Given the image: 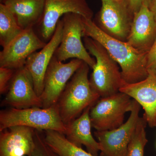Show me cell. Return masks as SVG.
<instances>
[{"instance_id":"44dd1931","label":"cell","mask_w":156,"mask_h":156,"mask_svg":"<svg viewBox=\"0 0 156 156\" xmlns=\"http://www.w3.org/2000/svg\"><path fill=\"white\" fill-rule=\"evenodd\" d=\"M147 125L145 119L139 117L128 147V156H144V148L148 142L146 128Z\"/></svg>"},{"instance_id":"d4e9b609","label":"cell","mask_w":156,"mask_h":156,"mask_svg":"<svg viewBox=\"0 0 156 156\" xmlns=\"http://www.w3.org/2000/svg\"><path fill=\"white\" fill-rule=\"evenodd\" d=\"M128 8L133 14L139 11L143 5L149 7L151 0H127Z\"/></svg>"},{"instance_id":"8fae6325","label":"cell","mask_w":156,"mask_h":156,"mask_svg":"<svg viewBox=\"0 0 156 156\" xmlns=\"http://www.w3.org/2000/svg\"><path fill=\"white\" fill-rule=\"evenodd\" d=\"M69 13L80 14L87 19L92 20L93 16L86 0H45L44 11L39 23L44 41H50L60 17Z\"/></svg>"},{"instance_id":"5b68a950","label":"cell","mask_w":156,"mask_h":156,"mask_svg":"<svg viewBox=\"0 0 156 156\" xmlns=\"http://www.w3.org/2000/svg\"><path fill=\"white\" fill-rule=\"evenodd\" d=\"M133 102L134 99L120 92L108 97L100 98L90 109L92 127L98 131L119 128L124 123L126 113L131 112Z\"/></svg>"},{"instance_id":"9a60e30c","label":"cell","mask_w":156,"mask_h":156,"mask_svg":"<svg viewBox=\"0 0 156 156\" xmlns=\"http://www.w3.org/2000/svg\"><path fill=\"white\" fill-rule=\"evenodd\" d=\"M35 129L13 126L0 131V156H28L35 147Z\"/></svg>"},{"instance_id":"277c9868","label":"cell","mask_w":156,"mask_h":156,"mask_svg":"<svg viewBox=\"0 0 156 156\" xmlns=\"http://www.w3.org/2000/svg\"><path fill=\"white\" fill-rule=\"evenodd\" d=\"M13 126H24L39 131L51 130L64 135L67 126L62 122L58 104L48 108H11L0 112V131Z\"/></svg>"},{"instance_id":"3957f363","label":"cell","mask_w":156,"mask_h":156,"mask_svg":"<svg viewBox=\"0 0 156 156\" xmlns=\"http://www.w3.org/2000/svg\"><path fill=\"white\" fill-rule=\"evenodd\" d=\"M84 44L96 60L89 79L90 86L100 98L108 97L119 92L125 83L118 63L106 49L94 39L83 37Z\"/></svg>"},{"instance_id":"603a6c76","label":"cell","mask_w":156,"mask_h":156,"mask_svg":"<svg viewBox=\"0 0 156 156\" xmlns=\"http://www.w3.org/2000/svg\"><path fill=\"white\" fill-rule=\"evenodd\" d=\"M15 70L9 68L0 67V93L8 92Z\"/></svg>"},{"instance_id":"ffe728a7","label":"cell","mask_w":156,"mask_h":156,"mask_svg":"<svg viewBox=\"0 0 156 156\" xmlns=\"http://www.w3.org/2000/svg\"><path fill=\"white\" fill-rule=\"evenodd\" d=\"M23 30L17 18L5 5L0 4V44L4 48Z\"/></svg>"},{"instance_id":"6da1fadb","label":"cell","mask_w":156,"mask_h":156,"mask_svg":"<svg viewBox=\"0 0 156 156\" xmlns=\"http://www.w3.org/2000/svg\"><path fill=\"white\" fill-rule=\"evenodd\" d=\"M84 37L94 39L104 47L119 66L123 80L126 83H135L147 77V53L136 50L127 42L108 35L101 30L92 20L84 17Z\"/></svg>"},{"instance_id":"d6986e66","label":"cell","mask_w":156,"mask_h":156,"mask_svg":"<svg viewBox=\"0 0 156 156\" xmlns=\"http://www.w3.org/2000/svg\"><path fill=\"white\" fill-rule=\"evenodd\" d=\"M43 133L46 143L58 156H95L72 144L62 133L51 130Z\"/></svg>"},{"instance_id":"7a4b0ae2","label":"cell","mask_w":156,"mask_h":156,"mask_svg":"<svg viewBox=\"0 0 156 156\" xmlns=\"http://www.w3.org/2000/svg\"><path fill=\"white\" fill-rule=\"evenodd\" d=\"M89 66L83 62L68 83L58 101V109L63 122L67 125L92 107L100 96L94 92L89 83Z\"/></svg>"},{"instance_id":"9c48e42d","label":"cell","mask_w":156,"mask_h":156,"mask_svg":"<svg viewBox=\"0 0 156 156\" xmlns=\"http://www.w3.org/2000/svg\"><path fill=\"white\" fill-rule=\"evenodd\" d=\"M140 108L134 100L130 116L122 126L111 131L94 132L100 144L101 156H128V144L139 119Z\"/></svg>"},{"instance_id":"484cf974","label":"cell","mask_w":156,"mask_h":156,"mask_svg":"<svg viewBox=\"0 0 156 156\" xmlns=\"http://www.w3.org/2000/svg\"><path fill=\"white\" fill-rule=\"evenodd\" d=\"M149 8L153 14L156 21V0H151L150 5Z\"/></svg>"},{"instance_id":"83f0119b","label":"cell","mask_w":156,"mask_h":156,"mask_svg":"<svg viewBox=\"0 0 156 156\" xmlns=\"http://www.w3.org/2000/svg\"><path fill=\"white\" fill-rule=\"evenodd\" d=\"M116 1H120V0H116Z\"/></svg>"},{"instance_id":"4fadbf2b","label":"cell","mask_w":156,"mask_h":156,"mask_svg":"<svg viewBox=\"0 0 156 156\" xmlns=\"http://www.w3.org/2000/svg\"><path fill=\"white\" fill-rule=\"evenodd\" d=\"M62 29L63 23L60 19L50 41L40 51L30 55L26 62L24 66L32 78L35 90L39 97L44 90V80L48 66L61 42Z\"/></svg>"},{"instance_id":"4316f807","label":"cell","mask_w":156,"mask_h":156,"mask_svg":"<svg viewBox=\"0 0 156 156\" xmlns=\"http://www.w3.org/2000/svg\"><path fill=\"white\" fill-rule=\"evenodd\" d=\"M3 1V0H1V2H2Z\"/></svg>"},{"instance_id":"30bf717a","label":"cell","mask_w":156,"mask_h":156,"mask_svg":"<svg viewBox=\"0 0 156 156\" xmlns=\"http://www.w3.org/2000/svg\"><path fill=\"white\" fill-rule=\"evenodd\" d=\"M46 44L38 37L33 28L23 30L0 52V67L14 70L24 67L30 55Z\"/></svg>"},{"instance_id":"ac0fdd59","label":"cell","mask_w":156,"mask_h":156,"mask_svg":"<svg viewBox=\"0 0 156 156\" xmlns=\"http://www.w3.org/2000/svg\"><path fill=\"white\" fill-rule=\"evenodd\" d=\"M1 3L14 14L21 28L24 30L33 28L41 22L45 0H3Z\"/></svg>"},{"instance_id":"7c38bea8","label":"cell","mask_w":156,"mask_h":156,"mask_svg":"<svg viewBox=\"0 0 156 156\" xmlns=\"http://www.w3.org/2000/svg\"><path fill=\"white\" fill-rule=\"evenodd\" d=\"M1 105L18 109L42 108L41 99L37 95L32 78L25 66L15 70Z\"/></svg>"},{"instance_id":"ba28073f","label":"cell","mask_w":156,"mask_h":156,"mask_svg":"<svg viewBox=\"0 0 156 156\" xmlns=\"http://www.w3.org/2000/svg\"><path fill=\"white\" fill-rule=\"evenodd\" d=\"M83 62L80 59L73 58L63 63L53 56L45 74L44 90L40 96L42 108H48L58 103L69 80Z\"/></svg>"},{"instance_id":"2e32d148","label":"cell","mask_w":156,"mask_h":156,"mask_svg":"<svg viewBox=\"0 0 156 156\" xmlns=\"http://www.w3.org/2000/svg\"><path fill=\"white\" fill-rule=\"evenodd\" d=\"M119 92L126 93L136 101L144 110V118L151 128L156 127V74L135 83H125Z\"/></svg>"},{"instance_id":"52a82bcc","label":"cell","mask_w":156,"mask_h":156,"mask_svg":"<svg viewBox=\"0 0 156 156\" xmlns=\"http://www.w3.org/2000/svg\"><path fill=\"white\" fill-rule=\"evenodd\" d=\"M101 9L93 21L108 35L127 41L134 17L127 0H101Z\"/></svg>"},{"instance_id":"8992f818","label":"cell","mask_w":156,"mask_h":156,"mask_svg":"<svg viewBox=\"0 0 156 156\" xmlns=\"http://www.w3.org/2000/svg\"><path fill=\"white\" fill-rule=\"evenodd\" d=\"M61 20L63 23L62 37L54 56L61 62L71 58L80 59L92 69L96 60L90 56L82 41L83 17L76 13H69L64 14Z\"/></svg>"},{"instance_id":"5bb4252c","label":"cell","mask_w":156,"mask_h":156,"mask_svg":"<svg viewBox=\"0 0 156 156\" xmlns=\"http://www.w3.org/2000/svg\"><path fill=\"white\" fill-rule=\"evenodd\" d=\"M156 38V21L150 9L143 5L134 14L127 41L134 49L147 53Z\"/></svg>"},{"instance_id":"e0dca14e","label":"cell","mask_w":156,"mask_h":156,"mask_svg":"<svg viewBox=\"0 0 156 156\" xmlns=\"http://www.w3.org/2000/svg\"><path fill=\"white\" fill-rule=\"evenodd\" d=\"M91 108L86 109L80 116L66 125L67 131L65 135L72 144L80 147L83 145L88 152L98 156L100 147L91 133Z\"/></svg>"},{"instance_id":"cb8c5ba5","label":"cell","mask_w":156,"mask_h":156,"mask_svg":"<svg viewBox=\"0 0 156 156\" xmlns=\"http://www.w3.org/2000/svg\"><path fill=\"white\" fill-rule=\"evenodd\" d=\"M147 69L148 74H156V38L147 55Z\"/></svg>"},{"instance_id":"7402d4cb","label":"cell","mask_w":156,"mask_h":156,"mask_svg":"<svg viewBox=\"0 0 156 156\" xmlns=\"http://www.w3.org/2000/svg\"><path fill=\"white\" fill-rule=\"evenodd\" d=\"M34 140V148L28 156H58L46 143L43 131L35 130Z\"/></svg>"}]
</instances>
